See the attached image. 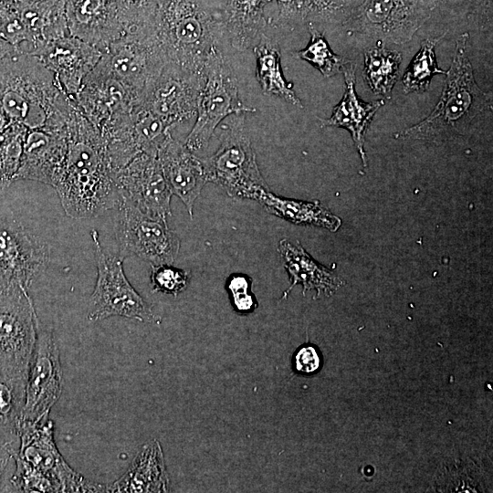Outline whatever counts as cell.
I'll return each instance as SVG.
<instances>
[{
	"mask_svg": "<svg viewBox=\"0 0 493 493\" xmlns=\"http://www.w3.org/2000/svg\"><path fill=\"white\" fill-rule=\"evenodd\" d=\"M151 284L153 292L177 296L188 285L190 272L172 265H151Z\"/></svg>",
	"mask_w": 493,
	"mask_h": 493,
	"instance_id": "obj_36",
	"label": "cell"
},
{
	"mask_svg": "<svg viewBox=\"0 0 493 493\" xmlns=\"http://www.w3.org/2000/svg\"><path fill=\"white\" fill-rule=\"evenodd\" d=\"M62 392L59 351L51 331L37 326L29 363L22 419L38 422L47 418Z\"/></svg>",
	"mask_w": 493,
	"mask_h": 493,
	"instance_id": "obj_15",
	"label": "cell"
},
{
	"mask_svg": "<svg viewBox=\"0 0 493 493\" xmlns=\"http://www.w3.org/2000/svg\"><path fill=\"white\" fill-rule=\"evenodd\" d=\"M438 0H435V3ZM451 9L465 14H474L491 17L492 0H440Z\"/></svg>",
	"mask_w": 493,
	"mask_h": 493,
	"instance_id": "obj_39",
	"label": "cell"
},
{
	"mask_svg": "<svg viewBox=\"0 0 493 493\" xmlns=\"http://www.w3.org/2000/svg\"><path fill=\"white\" fill-rule=\"evenodd\" d=\"M115 182L120 195L142 213L164 220L172 215L173 194L157 155L138 154L115 173Z\"/></svg>",
	"mask_w": 493,
	"mask_h": 493,
	"instance_id": "obj_17",
	"label": "cell"
},
{
	"mask_svg": "<svg viewBox=\"0 0 493 493\" xmlns=\"http://www.w3.org/2000/svg\"><path fill=\"white\" fill-rule=\"evenodd\" d=\"M149 24L166 64L202 72L224 35L222 19L197 0H157Z\"/></svg>",
	"mask_w": 493,
	"mask_h": 493,
	"instance_id": "obj_3",
	"label": "cell"
},
{
	"mask_svg": "<svg viewBox=\"0 0 493 493\" xmlns=\"http://www.w3.org/2000/svg\"><path fill=\"white\" fill-rule=\"evenodd\" d=\"M90 235L94 243L98 277L90 296L89 320L97 321L121 316L142 322L160 323L161 318L126 278L122 268L124 258L119 254H105L98 232L92 229Z\"/></svg>",
	"mask_w": 493,
	"mask_h": 493,
	"instance_id": "obj_8",
	"label": "cell"
},
{
	"mask_svg": "<svg viewBox=\"0 0 493 493\" xmlns=\"http://www.w3.org/2000/svg\"><path fill=\"white\" fill-rule=\"evenodd\" d=\"M308 26L310 40L305 48L294 52L293 57L307 61L325 78L341 72L343 66L350 60L331 50L323 33L320 32L313 23H309Z\"/></svg>",
	"mask_w": 493,
	"mask_h": 493,
	"instance_id": "obj_34",
	"label": "cell"
},
{
	"mask_svg": "<svg viewBox=\"0 0 493 493\" xmlns=\"http://www.w3.org/2000/svg\"><path fill=\"white\" fill-rule=\"evenodd\" d=\"M157 158L172 194L193 218L194 204L207 183L202 160L173 135L160 147Z\"/></svg>",
	"mask_w": 493,
	"mask_h": 493,
	"instance_id": "obj_20",
	"label": "cell"
},
{
	"mask_svg": "<svg viewBox=\"0 0 493 493\" xmlns=\"http://www.w3.org/2000/svg\"><path fill=\"white\" fill-rule=\"evenodd\" d=\"M402 55L377 40L364 52L362 76L375 95L390 97L399 78Z\"/></svg>",
	"mask_w": 493,
	"mask_h": 493,
	"instance_id": "obj_31",
	"label": "cell"
},
{
	"mask_svg": "<svg viewBox=\"0 0 493 493\" xmlns=\"http://www.w3.org/2000/svg\"><path fill=\"white\" fill-rule=\"evenodd\" d=\"M48 260L44 244L16 219L0 213V293L28 291Z\"/></svg>",
	"mask_w": 493,
	"mask_h": 493,
	"instance_id": "obj_12",
	"label": "cell"
},
{
	"mask_svg": "<svg viewBox=\"0 0 493 493\" xmlns=\"http://www.w3.org/2000/svg\"><path fill=\"white\" fill-rule=\"evenodd\" d=\"M18 449L12 452L16 463L12 484L24 492H104L106 487L90 482L75 472L58 451L53 423L21 419Z\"/></svg>",
	"mask_w": 493,
	"mask_h": 493,
	"instance_id": "obj_5",
	"label": "cell"
},
{
	"mask_svg": "<svg viewBox=\"0 0 493 493\" xmlns=\"http://www.w3.org/2000/svg\"><path fill=\"white\" fill-rule=\"evenodd\" d=\"M16 450L14 445L5 444L0 441V477L2 476L8 460L12 456V451Z\"/></svg>",
	"mask_w": 493,
	"mask_h": 493,
	"instance_id": "obj_40",
	"label": "cell"
},
{
	"mask_svg": "<svg viewBox=\"0 0 493 493\" xmlns=\"http://www.w3.org/2000/svg\"><path fill=\"white\" fill-rule=\"evenodd\" d=\"M33 54L44 43L69 35L65 0H15Z\"/></svg>",
	"mask_w": 493,
	"mask_h": 493,
	"instance_id": "obj_25",
	"label": "cell"
},
{
	"mask_svg": "<svg viewBox=\"0 0 493 493\" xmlns=\"http://www.w3.org/2000/svg\"><path fill=\"white\" fill-rule=\"evenodd\" d=\"M341 72L345 81L344 94L334 107L330 117L319 120L322 127H338L350 131L363 166L366 167L365 133L375 113L384 105L385 100L364 102L359 99L355 91V66L351 61L343 66Z\"/></svg>",
	"mask_w": 493,
	"mask_h": 493,
	"instance_id": "obj_22",
	"label": "cell"
},
{
	"mask_svg": "<svg viewBox=\"0 0 493 493\" xmlns=\"http://www.w3.org/2000/svg\"><path fill=\"white\" fill-rule=\"evenodd\" d=\"M292 362L295 371L305 375L316 373L322 363L320 352L309 344L299 347L294 353Z\"/></svg>",
	"mask_w": 493,
	"mask_h": 493,
	"instance_id": "obj_38",
	"label": "cell"
},
{
	"mask_svg": "<svg viewBox=\"0 0 493 493\" xmlns=\"http://www.w3.org/2000/svg\"><path fill=\"white\" fill-rule=\"evenodd\" d=\"M0 105L11 122L50 131L66 129L74 110L54 73L29 53L0 58Z\"/></svg>",
	"mask_w": 493,
	"mask_h": 493,
	"instance_id": "obj_2",
	"label": "cell"
},
{
	"mask_svg": "<svg viewBox=\"0 0 493 493\" xmlns=\"http://www.w3.org/2000/svg\"><path fill=\"white\" fill-rule=\"evenodd\" d=\"M469 35L463 33L456 47L439 101L420 122L395 134L396 138L437 141L461 134L470 122L491 110V97L477 84L468 57Z\"/></svg>",
	"mask_w": 493,
	"mask_h": 493,
	"instance_id": "obj_4",
	"label": "cell"
},
{
	"mask_svg": "<svg viewBox=\"0 0 493 493\" xmlns=\"http://www.w3.org/2000/svg\"><path fill=\"white\" fill-rule=\"evenodd\" d=\"M38 324L28 291L0 293V365L27 375Z\"/></svg>",
	"mask_w": 493,
	"mask_h": 493,
	"instance_id": "obj_14",
	"label": "cell"
},
{
	"mask_svg": "<svg viewBox=\"0 0 493 493\" xmlns=\"http://www.w3.org/2000/svg\"><path fill=\"white\" fill-rule=\"evenodd\" d=\"M270 0H227L222 18L224 35L236 50L253 47L266 26L264 9Z\"/></svg>",
	"mask_w": 493,
	"mask_h": 493,
	"instance_id": "obj_26",
	"label": "cell"
},
{
	"mask_svg": "<svg viewBox=\"0 0 493 493\" xmlns=\"http://www.w3.org/2000/svg\"><path fill=\"white\" fill-rule=\"evenodd\" d=\"M443 36L427 38L407 66L402 79L403 90L405 94L422 93L429 89L433 77L436 74H446L437 65L435 47Z\"/></svg>",
	"mask_w": 493,
	"mask_h": 493,
	"instance_id": "obj_32",
	"label": "cell"
},
{
	"mask_svg": "<svg viewBox=\"0 0 493 493\" xmlns=\"http://www.w3.org/2000/svg\"><path fill=\"white\" fill-rule=\"evenodd\" d=\"M0 35L18 53L31 54L30 38L15 0H0Z\"/></svg>",
	"mask_w": 493,
	"mask_h": 493,
	"instance_id": "obj_35",
	"label": "cell"
},
{
	"mask_svg": "<svg viewBox=\"0 0 493 493\" xmlns=\"http://www.w3.org/2000/svg\"><path fill=\"white\" fill-rule=\"evenodd\" d=\"M33 55L54 73L59 88L72 101L102 52L78 37L66 35L44 43Z\"/></svg>",
	"mask_w": 493,
	"mask_h": 493,
	"instance_id": "obj_18",
	"label": "cell"
},
{
	"mask_svg": "<svg viewBox=\"0 0 493 493\" xmlns=\"http://www.w3.org/2000/svg\"><path fill=\"white\" fill-rule=\"evenodd\" d=\"M163 451L158 441L144 445L127 472L110 486L107 492H165L168 491Z\"/></svg>",
	"mask_w": 493,
	"mask_h": 493,
	"instance_id": "obj_24",
	"label": "cell"
},
{
	"mask_svg": "<svg viewBox=\"0 0 493 493\" xmlns=\"http://www.w3.org/2000/svg\"><path fill=\"white\" fill-rule=\"evenodd\" d=\"M258 202L271 215L295 225L314 226L336 232L341 219L323 206L320 201L305 202L275 195L270 191Z\"/></svg>",
	"mask_w": 493,
	"mask_h": 493,
	"instance_id": "obj_27",
	"label": "cell"
},
{
	"mask_svg": "<svg viewBox=\"0 0 493 493\" xmlns=\"http://www.w3.org/2000/svg\"><path fill=\"white\" fill-rule=\"evenodd\" d=\"M219 141L216 152L201 159L207 182L218 184L231 197L258 201L270 190L258 169L245 113L230 115Z\"/></svg>",
	"mask_w": 493,
	"mask_h": 493,
	"instance_id": "obj_6",
	"label": "cell"
},
{
	"mask_svg": "<svg viewBox=\"0 0 493 493\" xmlns=\"http://www.w3.org/2000/svg\"><path fill=\"white\" fill-rule=\"evenodd\" d=\"M68 152L51 186L74 219L95 217L121 199L100 131L75 108L67 124Z\"/></svg>",
	"mask_w": 493,
	"mask_h": 493,
	"instance_id": "obj_1",
	"label": "cell"
},
{
	"mask_svg": "<svg viewBox=\"0 0 493 493\" xmlns=\"http://www.w3.org/2000/svg\"><path fill=\"white\" fill-rule=\"evenodd\" d=\"M10 122L11 121L8 120V118L5 114L0 105V131H2L5 128H6Z\"/></svg>",
	"mask_w": 493,
	"mask_h": 493,
	"instance_id": "obj_42",
	"label": "cell"
},
{
	"mask_svg": "<svg viewBox=\"0 0 493 493\" xmlns=\"http://www.w3.org/2000/svg\"><path fill=\"white\" fill-rule=\"evenodd\" d=\"M18 53L16 48L4 39L0 35V58H5L9 55Z\"/></svg>",
	"mask_w": 493,
	"mask_h": 493,
	"instance_id": "obj_41",
	"label": "cell"
},
{
	"mask_svg": "<svg viewBox=\"0 0 493 493\" xmlns=\"http://www.w3.org/2000/svg\"><path fill=\"white\" fill-rule=\"evenodd\" d=\"M204 81L202 72L165 64L142 92L139 104L163 120L173 131L196 115Z\"/></svg>",
	"mask_w": 493,
	"mask_h": 493,
	"instance_id": "obj_13",
	"label": "cell"
},
{
	"mask_svg": "<svg viewBox=\"0 0 493 493\" xmlns=\"http://www.w3.org/2000/svg\"><path fill=\"white\" fill-rule=\"evenodd\" d=\"M67 152V127L62 131L27 129L16 180H33L51 185Z\"/></svg>",
	"mask_w": 493,
	"mask_h": 493,
	"instance_id": "obj_21",
	"label": "cell"
},
{
	"mask_svg": "<svg viewBox=\"0 0 493 493\" xmlns=\"http://www.w3.org/2000/svg\"><path fill=\"white\" fill-rule=\"evenodd\" d=\"M278 252L291 281L281 299H286L296 285H302L303 295L306 290L314 289L316 297H319L321 293L330 296L344 284L341 278L314 260L299 242L294 246L287 239H282L278 243Z\"/></svg>",
	"mask_w": 493,
	"mask_h": 493,
	"instance_id": "obj_23",
	"label": "cell"
},
{
	"mask_svg": "<svg viewBox=\"0 0 493 493\" xmlns=\"http://www.w3.org/2000/svg\"><path fill=\"white\" fill-rule=\"evenodd\" d=\"M435 0H363L343 22L349 32L394 44L410 41L429 19Z\"/></svg>",
	"mask_w": 493,
	"mask_h": 493,
	"instance_id": "obj_9",
	"label": "cell"
},
{
	"mask_svg": "<svg viewBox=\"0 0 493 493\" xmlns=\"http://www.w3.org/2000/svg\"><path fill=\"white\" fill-rule=\"evenodd\" d=\"M117 207L115 235L119 255L123 258L137 256L151 265H173L181 241L169 228L167 220L142 213L123 196Z\"/></svg>",
	"mask_w": 493,
	"mask_h": 493,
	"instance_id": "obj_11",
	"label": "cell"
},
{
	"mask_svg": "<svg viewBox=\"0 0 493 493\" xmlns=\"http://www.w3.org/2000/svg\"><path fill=\"white\" fill-rule=\"evenodd\" d=\"M203 74L196 120L184 142L193 152L207 147L215 128L225 118L256 110L242 103L236 75L219 45L211 50Z\"/></svg>",
	"mask_w": 493,
	"mask_h": 493,
	"instance_id": "obj_7",
	"label": "cell"
},
{
	"mask_svg": "<svg viewBox=\"0 0 493 493\" xmlns=\"http://www.w3.org/2000/svg\"><path fill=\"white\" fill-rule=\"evenodd\" d=\"M26 374L0 365V441L14 445L25 404Z\"/></svg>",
	"mask_w": 493,
	"mask_h": 493,
	"instance_id": "obj_30",
	"label": "cell"
},
{
	"mask_svg": "<svg viewBox=\"0 0 493 493\" xmlns=\"http://www.w3.org/2000/svg\"><path fill=\"white\" fill-rule=\"evenodd\" d=\"M252 48L257 61L256 78L262 92L280 97L294 106L303 108L291 83L287 82L284 78L278 44L263 34Z\"/></svg>",
	"mask_w": 493,
	"mask_h": 493,
	"instance_id": "obj_29",
	"label": "cell"
},
{
	"mask_svg": "<svg viewBox=\"0 0 493 493\" xmlns=\"http://www.w3.org/2000/svg\"><path fill=\"white\" fill-rule=\"evenodd\" d=\"M137 101L133 92L97 64L71 102L102 133L129 116Z\"/></svg>",
	"mask_w": 493,
	"mask_h": 493,
	"instance_id": "obj_16",
	"label": "cell"
},
{
	"mask_svg": "<svg viewBox=\"0 0 493 493\" xmlns=\"http://www.w3.org/2000/svg\"><path fill=\"white\" fill-rule=\"evenodd\" d=\"M26 131V126L16 122L0 131V191L16 181Z\"/></svg>",
	"mask_w": 493,
	"mask_h": 493,
	"instance_id": "obj_33",
	"label": "cell"
},
{
	"mask_svg": "<svg viewBox=\"0 0 493 493\" xmlns=\"http://www.w3.org/2000/svg\"><path fill=\"white\" fill-rule=\"evenodd\" d=\"M226 288L233 307L238 313L246 314L257 309V302L250 291V279L246 276L231 275L226 281Z\"/></svg>",
	"mask_w": 493,
	"mask_h": 493,
	"instance_id": "obj_37",
	"label": "cell"
},
{
	"mask_svg": "<svg viewBox=\"0 0 493 493\" xmlns=\"http://www.w3.org/2000/svg\"><path fill=\"white\" fill-rule=\"evenodd\" d=\"M98 64L139 100L146 86L160 74L166 60L147 23L110 43Z\"/></svg>",
	"mask_w": 493,
	"mask_h": 493,
	"instance_id": "obj_10",
	"label": "cell"
},
{
	"mask_svg": "<svg viewBox=\"0 0 493 493\" xmlns=\"http://www.w3.org/2000/svg\"><path fill=\"white\" fill-rule=\"evenodd\" d=\"M362 1L363 0H346L351 9L360 5Z\"/></svg>",
	"mask_w": 493,
	"mask_h": 493,
	"instance_id": "obj_43",
	"label": "cell"
},
{
	"mask_svg": "<svg viewBox=\"0 0 493 493\" xmlns=\"http://www.w3.org/2000/svg\"><path fill=\"white\" fill-rule=\"evenodd\" d=\"M277 25L292 29L302 23L344 22L351 8L346 0H276Z\"/></svg>",
	"mask_w": 493,
	"mask_h": 493,
	"instance_id": "obj_28",
	"label": "cell"
},
{
	"mask_svg": "<svg viewBox=\"0 0 493 493\" xmlns=\"http://www.w3.org/2000/svg\"><path fill=\"white\" fill-rule=\"evenodd\" d=\"M65 13L69 35L102 53L126 33L115 0H65Z\"/></svg>",
	"mask_w": 493,
	"mask_h": 493,
	"instance_id": "obj_19",
	"label": "cell"
}]
</instances>
